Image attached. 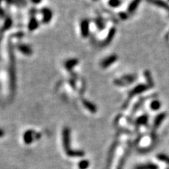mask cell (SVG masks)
<instances>
[{
  "mask_svg": "<svg viewBox=\"0 0 169 169\" xmlns=\"http://www.w3.org/2000/svg\"><path fill=\"white\" fill-rule=\"evenodd\" d=\"M81 33L82 35L85 37L88 35L89 33V24L87 21H83L81 24Z\"/></svg>",
  "mask_w": 169,
  "mask_h": 169,
  "instance_id": "cell-10",
  "label": "cell"
},
{
  "mask_svg": "<svg viewBox=\"0 0 169 169\" xmlns=\"http://www.w3.org/2000/svg\"><path fill=\"white\" fill-rule=\"evenodd\" d=\"M148 122V116L146 115L142 116L141 117L138 118L137 120V124L138 125H147Z\"/></svg>",
  "mask_w": 169,
  "mask_h": 169,
  "instance_id": "cell-14",
  "label": "cell"
},
{
  "mask_svg": "<svg viewBox=\"0 0 169 169\" xmlns=\"http://www.w3.org/2000/svg\"><path fill=\"white\" fill-rule=\"evenodd\" d=\"M137 76L134 74L130 75H126L121 77L119 79L116 80L114 81L115 84L119 86H126V85H128L131 83H134L136 81Z\"/></svg>",
  "mask_w": 169,
  "mask_h": 169,
  "instance_id": "cell-1",
  "label": "cell"
},
{
  "mask_svg": "<svg viewBox=\"0 0 169 169\" xmlns=\"http://www.w3.org/2000/svg\"><path fill=\"white\" fill-rule=\"evenodd\" d=\"M156 157H157V159H159V161L166 163L167 164H169V156L164 154H159L156 156Z\"/></svg>",
  "mask_w": 169,
  "mask_h": 169,
  "instance_id": "cell-15",
  "label": "cell"
},
{
  "mask_svg": "<svg viewBox=\"0 0 169 169\" xmlns=\"http://www.w3.org/2000/svg\"><path fill=\"white\" fill-rule=\"evenodd\" d=\"M140 2H141V0H133L129 4L128 8V11L130 14L135 12V11H136L138 6L140 5Z\"/></svg>",
  "mask_w": 169,
  "mask_h": 169,
  "instance_id": "cell-7",
  "label": "cell"
},
{
  "mask_svg": "<svg viewBox=\"0 0 169 169\" xmlns=\"http://www.w3.org/2000/svg\"><path fill=\"white\" fill-rule=\"evenodd\" d=\"M84 105L85 106V107L88 108L89 111L93 112V113H95V111H97V108H96L93 104H91V103L87 102V101H85Z\"/></svg>",
  "mask_w": 169,
  "mask_h": 169,
  "instance_id": "cell-19",
  "label": "cell"
},
{
  "mask_svg": "<svg viewBox=\"0 0 169 169\" xmlns=\"http://www.w3.org/2000/svg\"><path fill=\"white\" fill-rule=\"evenodd\" d=\"M32 1H33V3L37 4V3H40L41 1V0H32Z\"/></svg>",
  "mask_w": 169,
  "mask_h": 169,
  "instance_id": "cell-22",
  "label": "cell"
},
{
  "mask_svg": "<svg viewBox=\"0 0 169 169\" xmlns=\"http://www.w3.org/2000/svg\"><path fill=\"white\" fill-rule=\"evenodd\" d=\"M117 59H118V57H117L116 55H111L108 57L105 58L104 61H102L101 66H102L103 68H106L110 66L111 64L114 63L117 61Z\"/></svg>",
  "mask_w": 169,
  "mask_h": 169,
  "instance_id": "cell-5",
  "label": "cell"
},
{
  "mask_svg": "<svg viewBox=\"0 0 169 169\" xmlns=\"http://www.w3.org/2000/svg\"><path fill=\"white\" fill-rule=\"evenodd\" d=\"M168 1H169V0H168Z\"/></svg>",
  "mask_w": 169,
  "mask_h": 169,
  "instance_id": "cell-23",
  "label": "cell"
},
{
  "mask_svg": "<svg viewBox=\"0 0 169 169\" xmlns=\"http://www.w3.org/2000/svg\"><path fill=\"white\" fill-rule=\"evenodd\" d=\"M90 166V163L88 160H82L78 163V167L80 169H87Z\"/></svg>",
  "mask_w": 169,
  "mask_h": 169,
  "instance_id": "cell-16",
  "label": "cell"
},
{
  "mask_svg": "<svg viewBox=\"0 0 169 169\" xmlns=\"http://www.w3.org/2000/svg\"><path fill=\"white\" fill-rule=\"evenodd\" d=\"M161 102L159 100H154L151 102L150 108L153 111H157L161 108Z\"/></svg>",
  "mask_w": 169,
  "mask_h": 169,
  "instance_id": "cell-13",
  "label": "cell"
},
{
  "mask_svg": "<svg viewBox=\"0 0 169 169\" xmlns=\"http://www.w3.org/2000/svg\"><path fill=\"white\" fill-rule=\"evenodd\" d=\"M66 154L70 157H78V156H84L85 153L81 150H73L71 149L70 151L66 152Z\"/></svg>",
  "mask_w": 169,
  "mask_h": 169,
  "instance_id": "cell-11",
  "label": "cell"
},
{
  "mask_svg": "<svg viewBox=\"0 0 169 169\" xmlns=\"http://www.w3.org/2000/svg\"><path fill=\"white\" fill-rule=\"evenodd\" d=\"M149 88V86L147 85L139 84L138 85H137L136 87H135L134 88L132 89V90L129 92L128 99H131L133 97H135V96L143 93V92L147 91Z\"/></svg>",
  "mask_w": 169,
  "mask_h": 169,
  "instance_id": "cell-2",
  "label": "cell"
},
{
  "mask_svg": "<svg viewBox=\"0 0 169 169\" xmlns=\"http://www.w3.org/2000/svg\"><path fill=\"white\" fill-rule=\"evenodd\" d=\"M147 2L152 4L155 5V6L159 7V8L163 9L169 11V4L166 1L163 0H146Z\"/></svg>",
  "mask_w": 169,
  "mask_h": 169,
  "instance_id": "cell-4",
  "label": "cell"
},
{
  "mask_svg": "<svg viewBox=\"0 0 169 169\" xmlns=\"http://www.w3.org/2000/svg\"><path fill=\"white\" fill-rule=\"evenodd\" d=\"M63 146L66 153L71 150V133L68 128H64L63 130Z\"/></svg>",
  "mask_w": 169,
  "mask_h": 169,
  "instance_id": "cell-3",
  "label": "cell"
},
{
  "mask_svg": "<svg viewBox=\"0 0 169 169\" xmlns=\"http://www.w3.org/2000/svg\"><path fill=\"white\" fill-rule=\"evenodd\" d=\"M166 113H165V112H163V113H159V114L156 117V118L154 119V129L158 128L161 126V123L163 121V120L166 118Z\"/></svg>",
  "mask_w": 169,
  "mask_h": 169,
  "instance_id": "cell-6",
  "label": "cell"
},
{
  "mask_svg": "<svg viewBox=\"0 0 169 169\" xmlns=\"http://www.w3.org/2000/svg\"><path fill=\"white\" fill-rule=\"evenodd\" d=\"M144 75H145L146 81H147V85H148L149 88H153V87H154V82H153L151 73L149 72V71H145Z\"/></svg>",
  "mask_w": 169,
  "mask_h": 169,
  "instance_id": "cell-12",
  "label": "cell"
},
{
  "mask_svg": "<svg viewBox=\"0 0 169 169\" xmlns=\"http://www.w3.org/2000/svg\"><path fill=\"white\" fill-rule=\"evenodd\" d=\"M37 27V22L35 19L32 20L29 24V28L31 31H33V30L36 29V28Z\"/></svg>",
  "mask_w": 169,
  "mask_h": 169,
  "instance_id": "cell-21",
  "label": "cell"
},
{
  "mask_svg": "<svg viewBox=\"0 0 169 169\" xmlns=\"http://www.w3.org/2000/svg\"><path fill=\"white\" fill-rule=\"evenodd\" d=\"M135 169H159V166L153 163H148L147 164L138 165Z\"/></svg>",
  "mask_w": 169,
  "mask_h": 169,
  "instance_id": "cell-9",
  "label": "cell"
},
{
  "mask_svg": "<svg viewBox=\"0 0 169 169\" xmlns=\"http://www.w3.org/2000/svg\"><path fill=\"white\" fill-rule=\"evenodd\" d=\"M44 14V21L48 22L51 20V12L49 9H44L43 11Z\"/></svg>",
  "mask_w": 169,
  "mask_h": 169,
  "instance_id": "cell-17",
  "label": "cell"
},
{
  "mask_svg": "<svg viewBox=\"0 0 169 169\" xmlns=\"http://www.w3.org/2000/svg\"><path fill=\"white\" fill-rule=\"evenodd\" d=\"M33 135L34 133L33 131L31 130H28L25 133V134L24 135V142L26 144H31V142H33Z\"/></svg>",
  "mask_w": 169,
  "mask_h": 169,
  "instance_id": "cell-8",
  "label": "cell"
},
{
  "mask_svg": "<svg viewBox=\"0 0 169 169\" xmlns=\"http://www.w3.org/2000/svg\"><path fill=\"white\" fill-rule=\"evenodd\" d=\"M19 49H20L21 52H23L25 54H31L32 52L31 48L26 45H21V47H19Z\"/></svg>",
  "mask_w": 169,
  "mask_h": 169,
  "instance_id": "cell-18",
  "label": "cell"
},
{
  "mask_svg": "<svg viewBox=\"0 0 169 169\" xmlns=\"http://www.w3.org/2000/svg\"><path fill=\"white\" fill-rule=\"evenodd\" d=\"M109 5L112 7L119 6L121 4V0H109Z\"/></svg>",
  "mask_w": 169,
  "mask_h": 169,
  "instance_id": "cell-20",
  "label": "cell"
}]
</instances>
